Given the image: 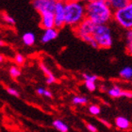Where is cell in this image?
<instances>
[{
  "instance_id": "31",
  "label": "cell",
  "mask_w": 132,
  "mask_h": 132,
  "mask_svg": "<svg viewBox=\"0 0 132 132\" xmlns=\"http://www.w3.org/2000/svg\"><path fill=\"white\" fill-rule=\"evenodd\" d=\"M99 121H100V122H102V123H103V124H104L105 126H106V127H110V125L109 124V123H108V122H106V121H105V120H103V119H99Z\"/></svg>"
},
{
  "instance_id": "22",
  "label": "cell",
  "mask_w": 132,
  "mask_h": 132,
  "mask_svg": "<svg viewBox=\"0 0 132 132\" xmlns=\"http://www.w3.org/2000/svg\"><path fill=\"white\" fill-rule=\"evenodd\" d=\"M14 61L18 65H22L25 62V57L22 54H16L15 57H14Z\"/></svg>"
},
{
  "instance_id": "4",
  "label": "cell",
  "mask_w": 132,
  "mask_h": 132,
  "mask_svg": "<svg viewBox=\"0 0 132 132\" xmlns=\"http://www.w3.org/2000/svg\"><path fill=\"white\" fill-rule=\"evenodd\" d=\"M93 37L100 48H110L112 45V36L107 25H96Z\"/></svg>"
},
{
  "instance_id": "21",
  "label": "cell",
  "mask_w": 132,
  "mask_h": 132,
  "mask_svg": "<svg viewBox=\"0 0 132 132\" xmlns=\"http://www.w3.org/2000/svg\"><path fill=\"white\" fill-rule=\"evenodd\" d=\"M83 78L85 81H93V82H95L97 79H98V77L96 75H89V74H83L82 75Z\"/></svg>"
},
{
  "instance_id": "19",
  "label": "cell",
  "mask_w": 132,
  "mask_h": 132,
  "mask_svg": "<svg viewBox=\"0 0 132 132\" xmlns=\"http://www.w3.org/2000/svg\"><path fill=\"white\" fill-rule=\"evenodd\" d=\"M88 110L92 115H99V114H100V111H101L100 107L97 106V105H91V106L88 108Z\"/></svg>"
},
{
  "instance_id": "18",
  "label": "cell",
  "mask_w": 132,
  "mask_h": 132,
  "mask_svg": "<svg viewBox=\"0 0 132 132\" xmlns=\"http://www.w3.org/2000/svg\"><path fill=\"white\" fill-rule=\"evenodd\" d=\"M9 73H10L11 77L16 78V77H18L21 75V70L17 66H11V68H10V70H9Z\"/></svg>"
},
{
  "instance_id": "25",
  "label": "cell",
  "mask_w": 132,
  "mask_h": 132,
  "mask_svg": "<svg viewBox=\"0 0 132 132\" xmlns=\"http://www.w3.org/2000/svg\"><path fill=\"white\" fill-rule=\"evenodd\" d=\"M40 67H41V69H42V71L44 72V75L46 76V77H50V76H52V73L50 72V70L48 69V67H46V66L44 65V63H41L40 64Z\"/></svg>"
},
{
  "instance_id": "2",
  "label": "cell",
  "mask_w": 132,
  "mask_h": 132,
  "mask_svg": "<svg viewBox=\"0 0 132 132\" xmlns=\"http://www.w3.org/2000/svg\"><path fill=\"white\" fill-rule=\"evenodd\" d=\"M65 25L73 28H77L83 20L86 19L85 6L81 2L65 1Z\"/></svg>"
},
{
  "instance_id": "14",
  "label": "cell",
  "mask_w": 132,
  "mask_h": 132,
  "mask_svg": "<svg viewBox=\"0 0 132 132\" xmlns=\"http://www.w3.org/2000/svg\"><path fill=\"white\" fill-rule=\"evenodd\" d=\"M108 94L110 97H113V98H119V97H122V94H123V90H122L120 87L118 86H113L112 88H110L109 91H108Z\"/></svg>"
},
{
  "instance_id": "32",
  "label": "cell",
  "mask_w": 132,
  "mask_h": 132,
  "mask_svg": "<svg viewBox=\"0 0 132 132\" xmlns=\"http://www.w3.org/2000/svg\"><path fill=\"white\" fill-rule=\"evenodd\" d=\"M65 1H74V2H82V1H86V0H65Z\"/></svg>"
},
{
  "instance_id": "10",
  "label": "cell",
  "mask_w": 132,
  "mask_h": 132,
  "mask_svg": "<svg viewBox=\"0 0 132 132\" xmlns=\"http://www.w3.org/2000/svg\"><path fill=\"white\" fill-rule=\"evenodd\" d=\"M131 1L132 0H108V5L113 11H116L127 7Z\"/></svg>"
},
{
  "instance_id": "24",
  "label": "cell",
  "mask_w": 132,
  "mask_h": 132,
  "mask_svg": "<svg viewBox=\"0 0 132 132\" xmlns=\"http://www.w3.org/2000/svg\"><path fill=\"white\" fill-rule=\"evenodd\" d=\"M6 91H7V93H8L9 94H11V95H12V96L19 97V95H20L18 91H16V90L13 88H11V87H8V88L6 89Z\"/></svg>"
},
{
  "instance_id": "30",
  "label": "cell",
  "mask_w": 132,
  "mask_h": 132,
  "mask_svg": "<svg viewBox=\"0 0 132 132\" xmlns=\"http://www.w3.org/2000/svg\"><path fill=\"white\" fill-rule=\"evenodd\" d=\"M44 96L49 97V98H51V97H52V93H51V92H50L49 90H45V91H44Z\"/></svg>"
},
{
  "instance_id": "34",
  "label": "cell",
  "mask_w": 132,
  "mask_h": 132,
  "mask_svg": "<svg viewBox=\"0 0 132 132\" xmlns=\"http://www.w3.org/2000/svg\"><path fill=\"white\" fill-rule=\"evenodd\" d=\"M87 2H92V1H96V0H86Z\"/></svg>"
},
{
  "instance_id": "20",
  "label": "cell",
  "mask_w": 132,
  "mask_h": 132,
  "mask_svg": "<svg viewBox=\"0 0 132 132\" xmlns=\"http://www.w3.org/2000/svg\"><path fill=\"white\" fill-rule=\"evenodd\" d=\"M2 19L4 20V22L7 23L8 25L13 26L15 24V20H14L13 17H11V15H9L8 13H4L2 15Z\"/></svg>"
},
{
  "instance_id": "28",
  "label": "cell",
  "mask_w": 132,
  "mask_h": 132,
  "mask_svg": "<svg viewBox=\"0 0 132 132\" xmlns=\"http://www.w3.org/2000/svg\"><path fill=\"white\" fill-rule=\"evenodd\" d=\"M122 96L127 97V98H132V92H130V91H123Z\"/></svg>"
},
{
  "instance_id": "33",
  "label": "cell",
  "mask_w": 132,
  "mask_h": 132,
  "mask_svg": "<svg viewBox=\"0 0 132 132\" xmlns=\"http://www.w3.org/2000/svg\"><path fill=\"white\" fill-rule=\"evenodd\" d=\"M51 1H53V2H55V3H58V2H62V1H65V0H51Z\"/></svg>"
},
{
  "instance_id": "23",
  "label": "cell",
  "mask_w": 132,
  "mask_h": 132,
  "mask_svg": "<svg viewBox=\"0 0 132 132\" xmlns=\"http://www.w3.org/2000/svg\"><path fill=\"white\" fill-rule=\"evenodd\" d=\"M85 86L90 92H94L96 90L95 82H93V81H85Z\"/></svg>"
},
{
  "instance_id": "5",
  "label": "cell",
  "mask_w": 132,
  "mask_h": 132,
  "mask_svg": "<svg viewBox=\"0 0 132 132\" xmlns=\"http://www.w3.org/2000/svg\"><path fill=\"white\" fill-rule=\"evenodd\" d=\"M113 19L122 28L132 29V1L125 8L113 12Z\"/></svg>"
},
{
  "instance_id": "16",
  "label": "cell",
  "mask_w": 132,
  "mask_h": 132,
  "mask_svg": "<svg viewBox=\"0 0 132 132\" xmlns=\"http://www.w3.org/2000/svg\"><path fill=\"white\" fill-rule=\"evenodd\" d=\"M126 39H127V46H126L127 53L128 55L132 56V29L127 31Z\"/></svg>"
},
{
  "instance_id": "9",
  "label": "cell",
  "mask_w": 132,
  "mask_h": 132,
  "mask_svg": "<svg viewBox=\"0 0 132 132\" xmlns=\"http://www.w3.org/2000/svg\"><path fill=\"white\" fill-rule=\"evenodd\" d=\"M58 37V29L57 28H50L44 31V34L42 36L41 42L43 44H47L49 42L55 40Z\"/></svg>"
},
{
  "instance_id": "17",
  "label": "cell",
  "mask_w": 132,
  "mask_h": 132,
  "mask_svg": "<svg viewBox=\"0 0 132 132\" xmlns=\"http://www.w3.org/2000/svg\"><path fill=\"white\" fill-rule=\"evenodd\" d=\"M72 102L75 105H84L88 102V99L84 96H74L72 99Z\"/></svg>"
},
{
  "instance_id": "27",
  "label": "cell",
  "mask_w": 132,
  "mask_h": 132,
  "mask_svg": "<svg viewBox=\"0 0 132 132\" xmlns=\"http://www.w3.org/2000/svg\"><path fill=\"white\" fill-rule=\"evenodd\" d=\"M55 81H56V77H54V75H52V76H50V77H46V83L48 84V85H50V84H53Z\"/></svg>"
},
{
  "instance_id": "15",
  "label": "cell",
  "mask_w": 132,
  "mask_h": 132,
  "mask_svg": "<svg viewBox=\"0 0 132 132\" xmlns=\"http://www.w3.org/2000/svg\"><path fill=\"white\" fill-rule=\"evenodd\" d=\"M119 76L124 78V79H131L132 78V67L127 66L121 69V71L119 72Z\"/></svg>"
},
{
  "instance_id": "12",
  "label": "cell",
  "mask_w": 132,
  "mask_h": 132,
  "mask_svg": "<svg viewBox=\"0 0 132 132\" xmlns=\"http://www.w3.org/2000/svg\"><path fill=\"white\" fill-rule=\"evenodd\" d=\"M35 40H36L35 35L32 32H26L22 37V41L24 43V44L28 45V46L33 45L34 43H35Z\"/></svg>"
},
{
  "instance_id": "29",
  "label": "cell",
  "mask_w": 132,
  "mask_h": 132,
  "mask_svg": "<svg viewBox=\"0 0 132 132\" xmlns=\"http://www.w3.org/2000/svg\"><path fill=\"white\" fill-rule=\"evenodd\" d=\"M44 91H45V89H44V88H38L37 90H36V93H37V94H39V95H44Z\"/></svg>"
},
{
  "instance_id": "7",
  "label": "cell",
  "mask_w": 132,
  "mask_h": 132,
  "mask_svg": "<svg viewBox=\"0 0 132 132\" xmlns=\"http://www.w3.org/2000/svg\"><path fill=\"white\" fill-rule=\"evenodd\" d=\"M65 1L56 3L54 16H55V28L61 29L65 26V10H64Z\"/></svg>"
},
{
  "instance_id": "13",
  "label": "cell",
  "mask_w": 132,
  "mask_h": 132,
  "mask_svg": "<svg viewBox=\"0 0 132 132\" xmlns=\"http://www.w3.org/2000/svg\"><path fill=\"white\" fill-rule=\"evenodd\" d=\"M52 125H53V127H55L56 129L60 132H68L69 131L68 126H67L63 121H61V120L57 119V120H55V121H53Z\"/></svg>"
},
{
  "instance_id": "3",
  "label": "cell",
  "mask_w": 132,
  "mask_h": 132,
  "mask_svg": "<svg viewBox=\"0 0 132 132\" xmlns=\"http://www.w3.org/2000/svg\"><path fill=\"white\" fill-rule=\"evenodd\" d=\"M95 27H96V25L94 22H92L91 20L86 18L77 26V28H74V31L77 34V37L81 39L82 41L86 42L87 44H89L94 48H99L96 41L93 37Z\"/></svg>"
},
{
  "instance_id": "26",
  "label": "cell",
  "mask_w": 132,
  "mask_h": 132,
  "mask_svg": "<svg viewBox=\"0 0 132 132\" xmlns=\"http://www.w3.org/2000/svg\"><path fill=\"white\" fill-rule=\"evenodd\" d=\"M86 127H87V129H88L90 132H98V129H97V127H95V126H94L93 124L87 123V125H86Z\"/></svg>"
},
{
  "instance_id": "8",
  "label": "cell",
  "mask_w": 132,
  "mask_h": 132,
  "mask_svg": "<svg viewBox=\"0 0 132 132\" xmlns=\"http://www.w3.org/2000/svg\"><path fill=\"white\" fill-rule=\"evenodd\" d=\"M40 27L44 30L50 29V28H55V16H54V13L42 14Z\"/></svg>"
},
{
  "instance_id": "6",
  "label": "cell",
  "mask_w": 132,
  "mask_h": 132,
  "mask_svg": "<svg viewBox=\"0 0 132 132\" xmlns=\"http://www.w3.org/2000/svg\"><path fill=\"white\" fill-rule=\"evenodd\" d=\"M32 6L42 15L44 13H54L56 3L51 0H33Z\"/></svg>"
},
{
  "instance_id": "11",
  "label": "cell",
  "mask_w": 132,
  "mask_h": 132,
  "mask_svg": "<svg viewBox=\"0 0 132 132\" xmlns=\"http://www.w3.org/2000/svg\"><path fill=\"white\" fill-rule=\"evenodd\" d=\"M114 124L119 129L127 130L129 129L131 127V123L127 118L124 117V116H117L114 120Z\"/></svg>"
},
{
  "instance_id": "1",
  "label": "cell",
  "mask_w": 132,
  "mask_h": 132,
  "mask_svg": "<svg viewBox=\"0 0 132 132\" xmlns=\"http://www.w3.org/2000/svg\"><path fill=\"white\" fill-rule=\"evenodd\" d=\"M86 18L91 20L95 25H106L113 18L114 11L107 3L101 0L87 2L85 5Z\"/></svg>"
}]
</instances>
